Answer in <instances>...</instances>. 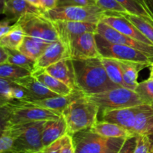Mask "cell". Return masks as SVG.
<instances>
[{
    "mask_svg": "<svg viewBox=\"0 0 153 153\" xmlns=\"http://www.w3.org/2000/svg\"><path fill=\"white\" fill-rule=\"evenodd\" d=\"M96 41L101 57L120 61L144 63L149 65L153 62V57L131 46L111 43L97 33Z\"/></svg>",
    "mask_w": 153,
    "mask_h": 153,
    "instance_id": "8",
    "label": "cell"
},
{
    "mask_svg": "<svg viewBox=\"0 0 153 153\" xmlns=\"http://www.w3.org/2000/svg\"><path fill=\"white\" fill-rule=\"evenodd\" d=\"M12 87L13 82L4 78L0 77V94H1V106L12 100Z\"/></svg>",
    "mask_w": 153,
    "mask_h": 153,
    "instance_id": "34",
    "label": "cell"
},
{
    "mask_svg": "<svg viewBox=\"0 0 153 153\" xmlns=\"http://www.w3.org/2000/svg\"><path fill=\"white\" fill-rule=\"evenodd\" d=\"M132 132L137 136H153V105L144 104L136 116Z\"/></svg>",
    "mask_w": 153,
    "mask_h": 153,
    "instance_id": "23",
    "label": "cell"
},
{
    "mask_svg": "<svg viewBox=\"0 0 153 153\" xmlns=\"http://www.w3.org/2000/svg\"><path fill=\"white\" fill-rule=\"evenodd\" d=\"M85 96L100 107V112L105 110L120 109L146 104L135 91L126 87L120 86L104 92Z\"/></svg>",
    "mask_w": 153,
    "mask_h": 153,
    "instance_id": "5",
    "label": "cell"
},
{
    "mask_svg": "<svg viewBox=\"0 0 153 153\" xmlns=\"http://www.w3.org/2000/svg\"><path fill=\"white\" fill-rule=\"evenodd\" d=\"M1 129L8 124H25L38 121H49L60 118L62 114L52 110L13 100L1 106Z\"/></svg>",
    "mask_w": 153,
    "mask_h": 153,
    "instance_id": "2",
    "label": "cell"
},
{
    "mask_svg": "<svg viewBox=\"0 0 153 153\" xmlns=\"http://www.w3.org/2000/svg\"><path fill=\"white\" fill-rule=\"evenodd\" d=\"M128 13L143 16L153 22V14L146 4L140 0H116Z\"/></svg>",
    "mask_w": 153,
    "mask_h": 153,
    "instance_id": "28",
    "label": "cell"
},
{
    "mask_svg": "<svg viewBox=\"0 0 153 153\" xmlns=\"http://www.w3.org/2000/svg\"><path fill=\"white\" fill-rule=\"evenodd\" d=\"M152 147L153 142L150 136L139 135L134 153H152Z\"/></svg>",
    "mask_w": 153,
    "mask_h": 153,
    "instance_id": "35",
    "label": "cell"
},
{
    "mask_svg": "<svg viewBox=\"0 0 153 153\" xmlns=\"http://www.w3.org/2000/svg\"><path fill=\"white\" fill-rule=\"evenodd\" d=\"M145 2H146V5L148 6L149 10H150L151 11H152V13L153 14V0H146Z\"/></svg>",
    "mask_w": 153,
    "mask_h": 153,
    "instance_id": "45",
    "label": "cell"
},
{
    "mask_svg": "<svg viewBox=\"0 0 153 153\" xmlns=\"http://www.w3.org/2000/svg\"><path fill=\"white\" fill-rule=\"evenodd\" d=\"M58 0H40V8L43 11L51 10L58 6Z\"/></svg>",
    "mask_w": 153,
    "mask_h": 153,
    "instance_id": "43",
    "label": "cell"
},
{
    "mask_svg": "<svg viewBox=\"0 0 153 153\" xmlns=\"http://www.w3.org/2000/svg\"><path fill=\"white\" fill-rule=\"evenodd\" d=\"M31 71L16 64L4 63L0 64V77L13 80L31 75Z\"/></svg>",
    "mask_w": 153,
    "mask_h": 153,
    "instance_id": "32",
    "label": "cell"
},
{
    "mask_svg": "<svg viewBox=\"0 0 153 153\" xmlns=\"http://www.w3.org/2000/svg\"><path fill=\"white\" fill-rule=\"evenodd\" d=\"M50 43L25 34L19 50L31 59L36 60L43 53Z\"/></svg>",
    "mask_w": 153,
    "mask_h": 153,
    "instance_id": "26",
    "label": "cell"
},
{
    "mask_svg": "<svg viewBox=\"0 0 153 153\" xmlns=\"http://www.w3.org/2000/svg\"><path fill=\"white\" fill-rule=\"evenodd\" d=\"M27 1L31 3V4H34V5L37 6V7L40 8V0H27Z\"/></svg>",
    "mask_w": 153,
    "mask_h": 153,
    "instance_id": "46",
    "label": "cell"
},
{
    "mask_svg": "<svg viewBox=\"0 0 153 153\" xmlns=\"http://www.w3.org/2000/svg\"><path fill=\"white\" fill-rule=\"evenodd\" d=\"M33 153H45V152H44V150L42 149V150H40V151L36 152H33Z\"/></svg>",
    "mask_w": 153,
    "mask_h": 153,
    "instance_id": "49",
    "label": "cell"
},
{
    "mask_svg": "<svg viewBox=\"0 0 153 153\" xmlns=\"http://www.w3.org/2000/svg\"><path fill=\"white\" fill-rule=\"evenodd\" d=\"M76 153H118L126 139L108 138L85 129L72 135Z\"/></svg>",
    "mask_w": 153,
    "mask_h": 153,
    "instance_id": "4",
    "label": "cell"
},
{
    "mask_svg": "<svg viewBox=\"0 0 153 153\" xmlns=\"http://www.w3.org/2000/svg\"><path fill=\"white\" fill-rule=\"evenodd\" d=\"M140 1H142V2H145V1H146V0H140ZM146 3V2H145Z\"/></svg>",
    "mask_w": 153,
    "mask_h": 153,
    "instance_id": "50",
    "label": "cell"
},
{
    "mask_svg": "<svg viewBox=\"0 0 153 153\" xmlns=\"http://www.w3.org/2000/svg\"><path fill=\"white\" fill-rule=\"evenodd\" d=\"M46 121L34 122L16 139L14 153H33L43 149L42 133Z\"/></svg>",
    "mask_w": 153,
    "mask_h": 153,
    "instance_id": "9",
    "label": "cell"
},
{
    "mask_svg": "<svg viewBox=\"0 0 153 153\" xmlns=\"http://www.w3.org/2000/svg\"><path fill=\"white\" fill-rule=\"evenodd\" d=\"M61 153H76L74 144H73V136L69 134H67L64 137H62Z\"/></svg>",
    "mask_w": 153,
    "mask_h": 153,
    "instance_id": "39",
    "label": "cell"
},
{
    "mask_svg": "<svg viewBox=\"0 0 153 153\" xmlns=\"http://www.w3.org/2000/svg\"><path fill=\"white\" fill-rule=\"evenodd\" d=\"M44 70H46V71L52 76L61 80L73 89L76 88L74 69H73V62L70 58L61 60L46 68Z\"/></svg>",
    "mask_w": 153,
    "mask_h": 153,
    "instance_id": "20",
    "label": "cell"
},
{
    "mask_svg": "<svg viewBox=\"0 0 153 153\" xmlns=\"http://www.w3.org/2000/svg\"><path fill=\"white\" fill-rule=\"evenodd\" d=\"M143 105L102 110V120L114 123L132 132L133 128L135 124L136 116L142 110Z\"/></svg>",
    "mask_w": 153,
    "mask_h": 153,
    "instance_id": "14",
    "label": "cell"
},
{
    "mask_svg": "<svg viewBox=\"0 0 153 153\" xmlns=\"http://www.w3.org/2000/svg\"><path fill=\"white\" fill-rule=\"evenodd\" d=\"M101 62L111 80L121 87H126L123 78L122 67L119 60L101 57Z\"/></svg>",
    "mask_w": 153,
    "mask_h": 153,
    "instance_id": "29",
    "label": "cell"
},
{
    "mask_svg": "<svg viewBox=\"0 0 153 153\" xmlns=\"http://www.w3.org/2000/svg\"><path fill=\"white\" fill-rule=\"evenodd\" d=\"M31 123L8 124L1 129L0 138V153H14L13 146L16 138L26 129Z\"/></svg>",
    "mask_w": 153,
    "mask_h": 153,
    "instance_id": "21",
    "label": "cell"
},
{
    "mask_svg": "<svg viewBox=\"0 0 153 153\" xmlns=\"http://www.w3.org/2000/svg\"><path fill=\"white\" fill-rule=\"evenodd\" d=\"M10 81L27 90L32 97L33 100L59 96L51 91L49 88H47L44 84L42 83L37 78L33 76L32 74L20 78V79L13 80Z\"/></svg>",
    "mask_w": 153,
    "mask_h": 153,
    "instance_id": "18",
    "label": "cell"
},
{
    "mask_svg": "<svg viewBox=\"0 0 153 153\" xmlns=\"http://www.w3.org/2000/svg\"><path fill=\"white\" fill-rule=\"evenodd\" d=\"M119 13V12H118ZM125 18L130 21L131 23L134 24L139 31L148 39L150 40L153 44V22L143 17V16H137L135 14H131L128 12H121L119 13Z\"/></svg>",
    "mask_w": 153,
    "mask_h": 153,
    "instance_id": "30",
    "label": "cell"
},
{
    "mask_svg": "<svg viewBox=\"0 0 153 153\" xmlns=\"http://www.w3.org/2000/svg\"><path fill=\"white\" fill-rule=\"evenodd\" d=\"M105 11L97 5L62 6L45 10L43 14L52 21H76L99 23Z\"/></svg>",
    "mask_w": 153,
    "mask_h": 153,
    "instance_id": "6",
    "label": "cell"
},
{
    "mask_svg": "<svg viewBox=\"0 0 153 153\" xmlns=\"http://www.w3.org/2000/svg\"><path fill=\"white\" fill-rule=\"evenodd\" d=\"M85 95V94L82 92H81L80 90L75 88V89H73V92L70 93L68 95L56 96V97L48 98L44 99H37V100L25 102L30 104L34 105V106L45 108V109L57 111V112H59L61 113L62 111L71 102Z\"/></svg>",
    "mask_w": 153,
    "mask_h": 153,
    "instance_id": "16",
    "label": "cell"
},
{
    "mask_svg": "<svg viewBox=\"0 0 153 153\" xmlns=\"http://www.w3.org/2000/svg\"><path fill=\"white\" fill-rule=\"evenodd\" d=\"M68 134L67 124L64 116L54 120L46 121L42 133V142L43 148L61 139Z\"/></svg>",
    "mask_w": 153,
    "mask_h": 153,
    "instance_id": "19",
    "label": "cell"
},
{
    "mask_svg": "<svg viewBox=\"0 0 153 153\" xmlns=\"http://www.w3.org/2000/svg\"><path fill=\"white\" fill-rule=\"evenodd\" d=\"M15 23L22 27L26 35L50 44L60 40L53 22L43 14H27Z\"/></svg>",
    "mask_w": 153,
    "mask_h": 153,
    "instance_id": "7",
    "label": "cell"
},
{
    "mask_svg": "<svg viewBox=\"0 0 153 153\" xmlns=\"http://www.w3.org/2000/svg\"><path fill=\"white\" fill-rule=\"evenodd\" d=\"M135 92L146 104L153 105V80L148 78L139 82Z\"/></svg>",
    "mask_w": 153,
    "mask_h": 153,
    "instance_id": "33",
    "label": "cell"
},
{
    "mask_svg": "<svg viewBox=\"0 0 153 153\" xmlns=\"http://www.w3.org/2000/svg\"><path fill=\"white\" fill-rule=\"evenodd\" d=\"M100 107L88 100L86 96L73 100L61 114L67 124L70 135L92 127L97 122Z\"/></svg>",
    "mask_w": 153,
    "mask_h": 153,
    "instance_id": "3",
    "label": "cell"
},
{
    "mask_svg": "<svg viewBox=\"0 0 153 153\" xmlns=\"http://www.w3.org/2000/svg\"><path fill=\"white\" fill-rule=\"evenodd\" d=\"M25 36V34L22 27L17 23H14V26L10 32L0 38V46L7 49L19 50Z\"/></svg>",
    "mask_w": 153,
    "mask_h": 153,
    "instance_id": "27",
    "label": "cell"
},
{
    "mask_svg": "<svg viewBox=\"0 0 153 153\" xmlns=\"http://www.w3.org/2000/svg\"><path fill=\"white\" fill-rule=\"evenodd\" d=\"M152 153H153V147H152Z\"/></svg>",
    "mask_w": 153,
    "mask_h": 153,
    "instance_id": "51",
    "label": "cell"
},
{
    "mask_svg": "<svg viewBox=\"0 0 153 153\" xmlns=\"http://www.w3.org/2000/svg\"><path fill=\"white\" fill-rule=\"evenodd\" d=\"M58 34L59 40L67 46L70 40L85 32L97 33L98 23L76 21H52Z\"/></svg>",
    "mask_w": 153,
    "mask_h": 153,
    "instance_id": "13",
    "label": "cell"
},
{
    "mask_svg": "<svg viewBox=\"0 0 153 153\" xmlns=\"http://www.w3.org/2000/svg\"><path fill=\"white\" fill-rule=\"evenodd\" d=\"M67 50L70 59H88L101 57L96 41V33L85 32L70 40Z\"/></svg>",
    "mask_w": 153,
    "mask_h": 153,
    "instance_id": "10",
    "label": "cell"
},
{
    "mask_svg": "<svg viewBox=\"0 0 153 153\" xmlns=\"http://www.w3.org/2000/svg\"><path fill=\"white\" fill-rule=\"evenodd\" d=\"M61 141H62V138L58 140L55 141L51 145L48 146L47 147L43 148L45 153H61Z\"/></svg>",
    "mask_w": 153,
    "mask_h": 153,
    "instance_id": "42",
    "label": "cell"
},
{
    "mask_svg": "<svg viewBox=\"0 0 153 153\" xmlns=\"http://www.w3.org/2000/svg\"><path fill=\"white\" fill-rule=\"evenodd\" d=\"M66 58H70L67 46L61 40L51 43L43 53L36 60L34 70H44L52 64Z\"/></svg>",
    "mask_w": 153,
    "mask_h": 153,
    "instance_id": "15",
    "label": "cell"
},
{
    "mask_svg": "<svg viewBox=\"0 0 153 153\" xmlns=\"http://www.w3.org/2000/svg\"><path fill=\"white\" fill-rule=\"evenodd\" d=\"M100 58L72 59L76 88L85 95L104 92L120 87L111 80Z\"/></svg>",
    "mask_w": 153,
    "mask_h": 153,
    "instance_id": "1",
    "label": "cell"
},
{
    "mask_svg": "<svg viewBox=\"0 0 153 153\" xmlns=\"http://www.w3.org/2000/svg\"><path fill=\"white\" fill-rule=\"evenodd\" d=\"M13 82L11 92L12 100H18V101H30V100H33L32 97L28 92L27 90H25V88L16 85L13 82Z\"/></svg>",
    "mask_w": 153,
    "mask_h": 153,
    "instance_id": "37",
    "label": "cell"
},
{
    "mask_svg": "<svg viewBox=\"0 0 153 153\" xmlns=\"http://www.w3.org/2000/svg\"><path fill=\"white\" fill-rule=\"evenodd\" d=\"M1 10V14L5 15V17L11 20L13 23L27 14L43 13V9L31 4L27 0H10L4 4Z\"/></svg>",
    "mask_w": 153,
    "mask_h": 153,
    "instance_id": "17",
    "label": "cell"
},
{
    "mask_svg": "<svg viewBox=\"0 0 153 153\" xmlns=\"http://www.w3.org/2000/svg\"><path fill=\"white\" fill-rule=\"evenodd\" d=\"M5 49L8 52V59H7V63L16 64V65L24 68L31 71V74L34 71L36 61L28 58L19 50H12L7 49V48H5Z\"/></svg>",
    "mask_w": 153,
    "mask_h": 153,
    "instance_id": "31",
    "label": "cell"
},
{
    "mask_svg": "<svg viewBox=\"0 0 153 153\" xmlns=\"http://www.w3.org/2000/svg\"><path fill=\"white\" fill-rule=\"evenodd\" d=\"M137 136L127 138L118 153H134L137 145Z\"/></svg>",
    "mask_w": 153,
    "mask_h": 153,
    "instance_id": "40",
    "label": "cell"
},
{
    "mask_svg": "<svg viewBox=\"0 0 153 153\" xmlns=\"http://www.w3.org/2000/svg\"><path fill=\"white\" fill-rule=\"evenodd\" d=\"M9 1H10V0H0V2H1V9L4 7V5L5 3H7V2H9Z\"/></svg>",
    "mask_w": 153,
    "mask_h": 153,
    "instance_id": "48",
    "label": "cell"
},
{
    "mask_svg": "<svg viewBox=\"0 0 153 153\" xmlns=\"http://www.w3.org/2000/svg\"><path fill=\"white\" fill-rule=\"evenodd\" d=\"M97 5L105 12H127L116 0H95Z\"/></svg>",
    "mask_w": 153,
    "mask_h": 153,
    "instance_id": "36",
    "label": "cell"
},
{
    "mask_svg": "<svg viewBox=\"0 0 153 153\" xmlns=\"http://www.w3.org/2000/svg\"><path fill=\"white\" fill-rule=\"evenodd\" d=\"M97 34H100L101 37L111 43L131 46L153 57V46L137 41L120 32L117 30L112 28L111 26L107 25L102 21H100L97 25Z\"/></svg>",
    "mask_w": 153,
    "mask_h": 153,
    "instance_id": "11",
    "label": "cell"
},
{
    "mask_svg": "<svg viewBox=\"0 0 153 153\" xmlns=\"http://www.w3.org/2000/svg\"><path fill=\"white\" fill-rule=\"evenodd\" d=\"M32 75L37 78L42 83L44 84L47 88H49L51 91L55 92L58 95L65 96L73 92V88L69 87L68 86L57 78L52 76L48 72H46V70H43V69L36 70L33 72Z\"/></svg>",
    "mask_w": 153,
    "mask_h": 153,
    "instance_id": "25",
    "label": "cell"
},
{
    "mask_svg": "<svg viewBox=\"0 0 153 153\" xmlns=\"http://www.w3.org/2000/svg\"><path fill=\"white\" fill-rule=\"evenodd\" d=\"M94 133L100 136L108 138H127L137 136L130 130L106 121H97L94 125L90 128Z\"/></svg>",
    "mask_w": 153,
    "mask_h": 153,
    "instance_id": "22",
    "label": "cell"
},
{
    "mask_svg": "<svg viewBox=\"0 0 153 153\" xmlns=\"http://www.w3.org/2000/svg\"><path fill=\"white\" fill-rule=\"evenodd\" d=\"M123 70V78L126 88L135 91L139 82H137L138 74L142 69L149 67V64L119 60Z\"/></svg>",
    "mask_w": 153,
    "mask_h": 153,
    "instance_id": "24",
    "label": "cell"
},
{
    "mask_svg": "<svg viewBox=\"0 0 153 153\" xmlns=\"http://www.w3.org/2000/svg\"><path fill=\"white\" fill-rule=\"evenodd\" d=\"M97 5L95 0H58L57 7L62 6H91Z\"/></svg>",
    "mask_w": 153,
    "mask_h": 153,
    "instance_id": "38",
    "label": "cell"
},
{
    "mask_svg": "<svg viewBox=\"0 0 153 153\" xmlns=\"http://www.w3.org/2000/svg\"><path fill=\"white\" fill-rule=\"evenodd\" d=\"M150 74H149V79L153 80V62L151 63L150 64Z\"/></svg>",
    "mask_w": 153,
    "mask_h": 153,
    "instance_id": "47",
    "label": "cell"
},
{
    "mask_svg": "<svg viewBox=\"0 0 153 153\" xmlns=\"http://www.w3.org/2000/svg\"><path fill=\"white\" fill-rule=\"evenodd\" d=\"M12 22H13V21L7 17H4L0 22V38L7 34L13 29L14 24H11Z\"/></svg>",
    "mask_w": 153,
    "mask_h": 153,
    "instance_id": "41",
    "label": "cell"
},
{
    "mask_svg": "<svg viewBox=\"0 0 153 153\" xmlns=\"http://www.w3.org/2000/svg\"><path fill=\"white\" fill-rule=\"evenodd\" d=\"M101 21L137 41L153 46L152 42L148 40L134 24L118 12H105Z\"/></svg>",
    "mask_w": 153,
    "mask_h": 153,
    "instance_id": "12",
    "label": "cell"
},
{
    "mask_svg": "<svg viewBox=\"0 0 153 153\" xmlns=\"http://www.w3.org/2000/svg\"><path fill=\"white\" fill-rule=\"evenodd\" d=\"M7 59H8V52L7 50L0 46V64L7 63Z\"/></svg>",
    "mask_w": 153,
    "mask_h": 153,
    "instance_id": "44",
    "label": "cell"
}]
</instances>
